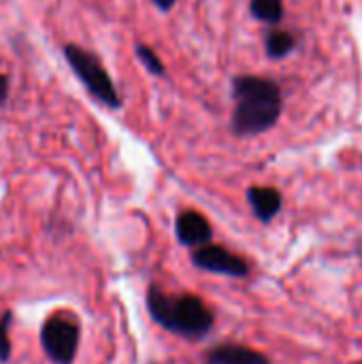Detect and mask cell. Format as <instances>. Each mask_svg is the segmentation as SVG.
I'll return each mask as SVG.
<instances>
[{
  "mask_svg": "<svg viewBox=\"0 0 362 364\" xmlns=\"http://www.w3.org/2000/svg\"><path fill=\"white\" fill-rule=\"evenodd\" d=\"M235 113L233 128L237 134H260L275 126L282 115V90L273 79L258 75L237 77L233 83Z\"/></svg>",
  "mask_w": 362,
  "mask_h": 364,
  "instance_id": "cell-1",
  "label": "cell"
},
{
  "mask_svg": "<svg viewBox=\"0 0 362 364\" xmlns=\"http://www.w3.org/2000/svg\"><path fill=\"white\" fill-rule=\"evenodd\" d=\"M147 307L162 328L183 337H205L213 326V314L198 296L192 294L169 296L160 288L151 286L147 292Z\"/></svg>",
  "mask_w": 362,
  "mask_h": 364,
  "instance_id": "cell-2",
  "label": "cell"
},
{
  "mask_svg": "<svg viewBox=\"0 0 362 364\" xmlns=\"http://www.w3.org/2000/svg\"><path fill=\"white\" fill-rule=\"evenodd\" d=\"M62 51H64L68 66L73 68L77 79L83 83V87L92 94V98H96L100 105H105L109 109L122 107V96L96 53L87 51L85 47L75 45V43H66L62 47Z\"/></svg>",
  "mask_w": 362,
  "mask_h": 364,
  "instance_id": "cell-3",
  "label": "cell"
},
{
  "mask_svg": "<svg viewBox=\"0 0 362 364\" xmlns=\"http://www.w3.org/2000/svg\"><path fill=\"white\" fill-rule=\"evenodd\" d=\"M79 324L66 311H58L45 320L41 328V346L53 364H73L79 348Z\"/></svg>",
  "mask_w": 362,
  "mask_h": 364,
  "instance_id": "cell-4",
  "label": "cell"
},
{
  "mask_svg": "<svg viewBox=\"0 0 362 364\" xmlns=\"http://www.w3.org/2000/svg\"><path fill=\"white\" fill-rule=\"evenodd\" d=\"M192 260L198 269L211 271V273H220V275H228V277H245L250 273L247 262L239 256H235L233 252L220 247V245H203L192 254Z\"/></svg>",
  "mask_w": 362,
  "mask_h": 364,
  "instance_id": "cell-5",
  "label": "cell"
},
{
  "mask_svg": "<svg viewBox=\"0 0 362 364\" xmlns=\"http://www.w3.org/2000/svg\"><path fill=\"white\" fill-rule=\"evenodd\" d=\"M177 239L188 247H203L211 241V224L198 211H183L175 224Z\"/></svg>",
  "mask_w": 362,
  "mask_h": 364,
  "instance_id": "cell-6",
  "label": "cell"
},
{
  "mask_svg": "<svg viewBox=\"0 0 362 364\" xmlns=\"http://www.w3.org/2000/svg\"><path fill=\"white\" fill-rule=\"evenodd\" d=\"M207 364H271L265 354L245 346H218L207 354Z\"/></svg>",
  "mask_w": 362,
  "mask_h": 364,
  "instance_id": "cell-7",
  "label": "cell"
},
{
  "mask_svg": "<svg viewBox=\"0 0 362 364\" xmlns=\"http://www.w3.org/2000/svg\"><path fill=\"white\" fill-rule=\"evenodd\" d=\"M247 200L262 222H271L282 209V194L275 188H252L247 192Z\"/></svg>",
  "mask_w": 362,
  "mask_h": 364,
  "instance_id": "cell-8",
  "label": "cell"
},
{
  "mask_svg": "<svg viewBox=\"0 0 362 364\" xmlns=\"http://www.w3.org/2000/svg\"><path fill=\"white\" fill-rule=\"evenodd\" d=\"M265 45H267L269 58L280 60V58H286V55H290V53L294 51V47H297V36H294L292 32H288V30H273V32L267 34Z\"/></svg>",
  "mask_w": 362,
  "mask_h": 364,
  "instance_id": "cell-9",
  "label": "cell"
},
{
  "mask_svg": "<svg viewBox=\"0 0 362 364\" xmlns=\"http://www.w3.org/2000/svg\"><path fill=\"white\" fill-rule=\"evenodd\" d=\"M252 15L265 23H280L284 15V0H252Z\"/></svg>",
  "mask_w": 362,
  "mask_h": 364,
  "instance_id": "cell-10",
  "label": "cell"
},
{
  "mask_svg": "<svg viewBox=\"0 0 362 364\" xmlns=\"http://www.w3.org/2000/svg\"><path fill=\"white\" fill-rule=\"evenodd\" d=\"M137 58L141 60V64H143L149 73H154V75H164V64H162L160 55L156 53V49H151L149 45L139 43V45H137Z\"/></svg>",
  "mask_w": 362,
  "mask_h": 364,
  "instance_id": "cell-11",
  "label": "cell"
},
{
  "mask_svg": "<svg viewBox=\"0 0 362 364\" xmlns=\"http://www.w3.org/2000/svg\"><path fill=\"white\" fill-rule=\"evenodd\" d=\"M11 322H13V314L4 311L0 316V363H6L11 358V339H9Z\"/></svg>",
  "mask_w": 362,
  "mask_h": 364,
  "instance_id": "cell-12",
  "label": "cell"
},
{
  "mask_svg": "<svg viewBox=\"0 0 362 364\" xmlns=\"http://www.w3.org/2000/svg\"><path fill=\"white\" fill-rule=\"evenodd\" d=\"M9 87H11V83H9V77L4 75V73H0V107L6 102V98H9Z\"/></svg>",
  "mask_w": 362,
  "mask_h": 364,
  "instance_id": "cell-13",
  "label": "cell"
},
{
  "mask_svg": "<svg viewBox=\"0 0 362 364\" xmlns=\"http://www.w3.org/2000/svg\"><path fill=\"white\" fill-rule=\"evenodd\" d=\"M160 11H169V9H173V4L177 2V0H151Z\"/></svg>",
  "mask_w": 362,
  "mask_h": 364,
  "instance_id": "cell-14",
  "label": "cell"
}]
</instances>
